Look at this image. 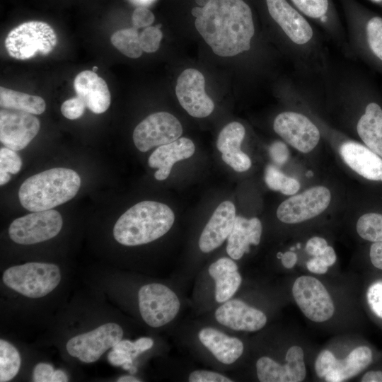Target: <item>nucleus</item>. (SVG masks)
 Segmentation results:
<instances>
[{
	"instance_id": "1",
	"label": "nucleus",
	"mask_w": 382,
	"mask_h": 382,
	"mask_svg": "<svg viewBox=\"0 0 382 382\" xmlns=\"http://www.w3.org/2000/svg\"><path fill=\"white\" fill-rule=\"evenodd\" d=\"M195 25L212 51L221 57L249 50L255 33L251 9L243 0H209L202 7Z\"/></svg>"
},
{
	"instance_id": "2",
	"label": "nucleus",
	"mask_w": 382,
	"mask_h": 382,
	"mask_svg": "<svg viewBox=\"0 0 382 382\" xmlns=\"http://www.w3.org/2000/svg\"><path fill=\"white\" fill-rule=\"evenodd\" d=\"M174 221V213L166 204L142 201L120 216L114 226L113 236L123 245H144L167 233Z\"/></svg>"
},
{
	"instance_id": "3",
	"label": "nucleus",
	"mask_w": 382,
	"mask_h": 382,
	"mask_svg": "<svg viewBox=\"0 0 382 382\" xmlns=\"http://www.w3.org/2000/svg\"><path fill=\"white\" fill-rule=\"evenodd\" d=\"M81 178L72 169L54 168L27 178L21 185V204L30 212H40L71 199L81 186Z\"/></svg>"
},
{
	"instance_id": "4",
	"label": "nucleus",
	"mask_w": 382,
	"mask_h": 382,
	"mask_svg": "<svg viewBox=\"0 0 382 382\" xmlns=\"http://www.w3.org/2000/svg\"><path fill=\"white\" fill-rule=\"evenodd\" d=\"M2 279L8 288L28 298L37 299L47 295L58 286L61 273L54 264L28 262L8 268Z\"/></svg>"
},
{
	"instance_id": "5",
	"label": "nucleus",
	"mask_w": 382,
	"mask_h": 382,
	"mask_svg": "<svg viewBox=\"0 0 382 382\" xmlns=\"http://www.w3.org/2000/svg\"><path fill=\"white\" fill-rule=\"evenodd\" d=\"M57 42V35L49 24L31 21L12 29L6 37L4 45L11 57L25 60L37 54H49Z\"/></svg>"
},
{
	"instance_id": "6",
	"label": "nucleus",
	"mask_w": 382,
	"mask_h": 382,
	"mask_svg": "<svg viewBox=\"0 0 382 382\" xmlns=\"http://www.w3.org/2000/svg\"><path fill=\"white\" fill-rule=\"evenodd\" d=\"M138 303L143 320L151 328L168 324L180 309V301L176 293L161 283L142 286L138 291Z\"/></svg>"
},
{
	"instance_id": "7",
	"label": "nucleus",
	"mask_w": 382,
	"mask_h": 382,
	"mask_svg": "<svg viewBox=\"0 0 382 382\" xmlns=\"http://www.w3.org/2000/svg\"><path fill=\"white\" fill-rule=\"evenodd\" d=\"M63 220L54 209L33 212L14 219L8 228L11 239L21 245H31L50 240L62 229Z\"/></svg>"
},
{
	"instance_id": "8",
	"label": "nucleus",
	"mask_w": 382,
	"mask_h": 382,
	"mask_svg": "<svg viewBox=\"0 0 382 382\" xmlns=\"http://www.w3.org/2000/svg\"><path fill=\"white\" fill-rule=\"evenodd\" d=\"M123 337V330L115 323H108L86 333L71 337L66 343L68 353L84 363L96 361Z\"/></svg>"
},
{
	"instance_id": "9",
	"label": "nucleus",
	"mask_w": 382,
	"mask_h": 382,
	"mask_svg": "<svg viewBox=\"0 0 382 382\" xmlns=\"http://www.w3.org/2000/svg\"><path fill=\"white\" fill-rule=\"evenodd\" d=\"M183 134L180 121L167 112L149 115L137 125L133 132V141L141 152L174 141Z\"/></svg>"
},
{
	"instance_id": "10",
	"label": "nucleus",
	"mask_w": 382,
	"mask_h": 382,
	"mask_svg": "<svg viewBox=\"0 0 382 382\" xmlns=\"http://www.w3.org/2000/svg\"><path fill=\"white\" fill-rule=\"evenodd\" d=\"M293 296L303 313L314 322H324L334 314V303L324 285L311 276L298 277L292 287Z\"/></svg>"
},
{
	"instance_id": "11",
	"label": "nucleus",
	"mask_w": 382,
	"mask_h": 382,
	"mask_svg": "<svg viewBox=\"0 0 382 382\" xmlns=\"http://www.w3.org/2000/svg\"><path fill=\"white\" fill-rule=\"evenodd\" d=\"M330 200L331 194L327 187H313L282 202L277 208V216L283 223H300L321 214Z\"/></svg>"
},
{
	"instance_id": "12",
	"label": "nucleus",
	"mask_w": 382,
	"mask_h": 382,
	"mask_svg": "<svg viewBox=\"0 0 382 382\" xmlns=\"http://www.w3.org/2000/svg\"><path fill=\"white\" fill-rule=\"evenodd\" d=\"M273 128L289 144L302 153L311 151L320 137L318 127L307 117L294 112L279 114Z\"/></svg>"
},
{
	"instance_id": "13",
	"label": "nucleus",
	"mask_w": 382,
	"mask_h": 382,
	"mask_svg": "<svg viewBox=\"0 0 382 382\" xmlns=\"http://www.w3.org/2000/svg\"><path fill=\"white\" fill-rule=\"evenodd\" d=\"M203 74L195 69L183 71L177 79L175 93L181 106L192 117L209 116L214 104L205 92Z\"/></svg>"
},
{
	"instance_id": "14",
	"label": "nucleus",
	"mask_w": 382,
	"mask_h": 382,
	"mask_svg": "<svg viewBox=\"0 0 382 382\" xmlns=\"http://www.w3.org/2000/svg\"><path fill=\"white\" fill-rule=\"evenodd\" d=\"M40 128V121L33 114L5 108L0 111V141L12 150L25 148Z\"/></svg>"
},
{
	"instance_id": "15",
	"label": "nucleus",
	"mask_w": 382,
	"mask_h": 382,
	"mask_svg": "<svg viewBox=\"0 0 382 382\" xmlns=\"http://www.w3.org/2000/svg\"><path fill=\"white\" fill-rule=\"evenodd\" d=\"M303 351L292 346L286 352V364L275 361L269 357H262L256 362L257 376L261 382H300L306 377Z\"/></svg>"
},
{
	"instance_id": "16",
	"label": "nucleus",
	"mask_w": 382,
	"mask_h": 382,
	"mask_svg": "<svg viewBox=\"0 0 382 382\" xmlns=\"http://www.w3.org/2000/svg\"><path fill=\"white\" fill-rule=\"evenodd\" d=\"M217 323L236 331L255 332L266 325L267 318L260 310L238 299H231L214 311Z\"/></svg>"
},
{
	"instance_id": "17",
	"label": "nucleus",
	"mask_w": 382,
	"mask_h": 382,
	"mask_svg": "<svg viewBox=\"0 0 382 382\" xmlns=\"http://www.w3.org/2000/svg\"><path fill=\"white\" fill-rule=\"evenodd\" d=\"M236 217L233 203L230 201L221 202L201 233L199 239L200 250L208 253L222 245L233 229Z\"/></svg>"
},
{
	"instance_id": "18",
	"label": "nucleus",
	"mask_w": 382,
	"mask_h": 382,
	"mask_svg": "<svg viewBox=\"0 0 382 382\" xmlns=\"http://www.w3.org/2000/svg\"><path fill=\"white\" fill-rule=\"evenodd\" d=\"M266 2L270 16L291 41L303 45L312 38L310 24L286 0H266Z\"/></svg>"
},
{
	"instance_id": "19",
	"label": "nucleus",
	"mask_w": 382,
	"mask_h": 382,
	"mask_svg": "<svg viewBox=\"0 0 382 382\" xmlns=\"http://www.w3.org/2000/svg\"><path fill=\"white\" fill-rule=\"evenodd\" d=\"M197 338L201 345L222 364L235 363L244 351V345L239 338L213 327L201 328L198 331Z\"/></svg>"
},
{
	"instance_id": "20",
	"label": "nucleus",
	"mask_w": 382,
	"mask_h": 382,
	"mask_svg": "<svg viewBox=\"0 0 382 382\" xmlns=\"http://www.w3.org/2000/svg\"><path fill=\"white\" fill-rule=\"evenodd\" d=\"M245 134L242 124L232 122L221 129L216 141L222 160L237 172L246 171L251 166L250 158L241 149Z\"/></svg>"
},
{
	"instance_id": "21",
	"label": "nucleus",
	"mask_w": 382,
	"mask_h": 382,
	"mask_svg": "<svg viewBox=\"0 0 382 382\" xmlns=\"http://www.w3.org/2000/svg\"><path fill=\"white\" fill-rule=\"evenodd\" d=\"M76 96L93 113L105 112L110 105V93L103 79L95 71L85 70L76 75L74 82Z\"/></svg>"
},
{
	"instance_id": "22",
	"label": "nucleus",
	"mask_w": 382,
	"mask_h": 382,
	"mask_svg": "<svg viewBox=\"0 0 382 382\" xmlns=\"http://www.w3.org/2000/svg\"><path fill=\"white\" fill-rule=\"evenodd\" d=\"M340 154L345 163L359 175L370 180H381L382 158L367 146L347 141L341 145Z\"/></svg>"
},
{
	"instance_id": "23",
	"label": "nucleus",
	"mask_w": 382,
	"mask_h": 382,
	"mask_svg": "<svg viewBox=\"0 0 382 382\" xmlns=\"http://www.w3.org/2000/svg\"><path fill=\"white\" fill-rule=\"evenodd\" d=\"M193 141L186 137H180L173 142L159 146L149 156V166L158 168L154 177L158 180H166L173 166L178 161L190 158L195 153Z\"/></svg>"
},
{
	"instance_id": "24",
	"label": "nucleus",
	"mask_w": 382,
	"mask_h": 382,
	"mask_svg": "<svg viewBox=\"0 0 382 382\" xmlns=\"http://www.w3.org/2000/svg\"><path fill=\"white\" fill-rule=\"evenodd\" d=\"M262 224L259 219L236 216L231 232L227 238L226 253L234 260H240L250 251V245L260 243Z\"/></svg>"
},
{
	"instance_id": "25",
	"label": "nucleus",
	"mask_w": 382,
	"mask_h": 382,
	"mask_svg": "<svg viewBox=\"0 0 382 382\" xmlns=\"http://www.w3.org/2000/svg\"><path fill=\"white\" fill-rule=\"evenodd\" d=\"M208 273L214 282V299L219 303L231 299L238 290L242 277L233 259L219 258L208 268Z\"/></svg>"
},
{
	"instance_id": "26",
	"label": "nucleus",
	"mask_w": 382,
	"mask_h": 382,
	"mask_svg": "<svg viewBox=\"0 0 382 382\" xmlns=\"http://www.w3.org/2000/svg\"><path fill=\"white\" fill-rule=\"evenodd\" d=\"M357 131L366 146L382 158V107L378 103L372 101L366 105Z\"/></svg>"
},
{
	"instance_id": "27",
	"label": "nucleus",
	"mask_w": 382,
	"mask_h": 382,
	"mask_svg": "<svg viewBox=\"0 0 382 382\" xmlns=\"http://www.w3.org/2000/svg\"><path fill=\"white\" fill-rule=\"evenodd\" d=\"M372 361V352L366 346L353 349L344 359H336L334 368L324 378L328 382L349 379L365 369Z\"/></svg>"
},
{
	"instance_id": "28",
	"label": "nucleus",
	"mask_w": 382,
	"mask_h": 382,
	"mask_svg": "<svg viewBox=\"0 0 382 382\" xmlns=\"http://www.w3.org/2000/svg\"><path fill=\"white\" fill-rule=\"evenodd\" d=\"M0 105L5 109L21 110L33 115H40L46 108L42 98L3 86L0 87Z\"/></svg>"
},
{
	"instance_id": "29",
	"label": "nucleus",
	"mask_w": 382,
	"mask_h": 382,
	"mask_svg": "<svg viewBox=\"0 0 382 382\" xmlns=\"http://www.w3.org/2000/svg\"><path fill=\"white\" fill-rule=\"evenodd\" d=\"M110 41L116 49L129 58H139L142 54L139 35L134 27L115 32Z\"/></svg>"
},
{
	"instance_id": "30",
	"label": "nucleus",
	"mask_w": 382,
	"mask_h": 382,
	"mask_svg": "<svg viewBox=\"0 0 382 382\" xmlns=\"http://www.w3.org/2000/svg\"><path fill=\"white\" fill-rule=\"evenodd\" d=\"M21 356L17 349L8 342L0 340V381L13 378L21 367Z\"/></svg>"
},
{
	"instance_id": "31",
	"label": "nucleus",
	"mask_w": 382,
	"mask_h": 382,
	"mask_svg": "<svg viewBox=\"0 0 382 382\" xmlns=\"http://www.w3.org/2000/svg\"><path fill=\"white\" fill-rule=\"evenodd\" d=\"M265 182L270 189L286 195H293L300 189L297 180L286 175L273 164L267 165L265 169Z\"/></svg>"
},
{
	"instance_id": "32",
	"label": "nucleus",
	"mask_w": 382,
	"mask_h": 382,
	"mask_svg": "<svg viewBox=\"0 0 382 382\" xmlns=\"http://www.w3.org/2000/svg\"><path fill=\"white\" fill-rule=\"evenodd\" d=\"M361 238L371 242H382V214H364L358 219L356 225Z\"/></svg>"
},
{
	"instance_id": "33",
	"label": "nucleus",
	"mask_w": 382,
	"mask_h": 382,
	"mask_svg": "<svg viewBox=\"0 0 382 382\" xmlns=\"http://www.w3.org/2000/svg\"><path fill=\"white\" fill-rule=\"evenodd\" d=\"M365 35L371 54L382 64V17L373 16L367 20Z\"/></svg>"
},
{
	"instance_id": "34",
	"label": "nucleus",
	"mask_w": 382,
	"mask_h": 382,
	"mask_svg": "<svg viewBox=\"0 0 382 382\" xmlns=\"http://www.w3.org/2000/svg\"><path fill=\"white\" fill-rule=\"evenodd\" d=\"M22 166V161L16 152L8 147H1L0 149V185L6 184L10 178V174L18 173Z\"/></svg>"
},
{
	"instance_id": "35",
	"label": "nucleus",
	"mask_w": 382,
	"mask_h": 382,
	"mask_svg": "<svg viewBox=\"0 0 382 382\" xmlns=\"http://www.w3.org/2000/svg\"><path fill=\"white\" fill-rule=\"evenodd\" d=\"M158 26H149L139 34V42L143 51L151 53L159 48L163 33Z\"/></svg>"
},
{
	"instance_id": "36",
	"label": "nucleus",
	"mask_w": 382,
	"mask_h": 382,
	"mask_svg": "<svg viewBox=\"0 0 382 382\" xmlns=\"http://www.w3.org/2000/svg\"><path fill=\"white\" fill-rule=\"evenodd\" d=\"M306 16L316 18L325 15L328 8V0H291Z\"/></svg>"
},
{
	"instance_id": "37",
	"label": "nucleus",
	"mask_w": 382,
	"mask_h": 382,
	"mask_svg": "<svg viewBox=\"0 0 382 382\" xmlns=\"http://www.w3.org/2000/svg\"><path fill=\"white\" fill-rule=\"evenodd\" d=\"M187 381L190 382H232L228 376L219 372L197 369L190 372L187 376Z\"/></svg>"
},
{
	"instance_id": "38",
	"label": "nucleus",
	"mask_w": 382,
	"mask_h": 382,
	"mask_svg": "<svg viewBox=\"0 0 382 382\" xmlns=\"http://www.w3.org/2000/svg\"><path fill=\"white\" fill-rule=\"evenodd\" d=\"M86 107V105L83 100L76 96L65 100L62 103L61 112L66 118L76 120L83 115Z\"/></svg>"
},
{
	"instance_id": "39",
	"label": "nucleus",
	"mask_w": 382,
	"mask_h": 382,
	"mask_svg": "<svg viewBox=\"0 0 382 382\" xmlns=\"http://www.w3.org/2000/svg\"><path fill=\"white\" fill-rule=\"evenodd\" d=\"M336 357L329 350L322 351L318 356L315 362V370L319 378L325 376L334 368Z\"/></svg>"
},
{
	"instance_id": "40",
	"label": "nucleus",
	"mask_w": 382,
	"mask_h": 382,
	"mask_svg": "<svg viewBox=\"0 0 382 382\" xmlns=\"http://www.w3.org/2000/svg\"><path fill=\"white\" fill-rule=\"evenodd\" d=\"M368 303L372 311L382 318V282L372 284L367 292Z\"/></svg>"
},
{
	"instance_id": "41",
	"label": "nucleus",
	"mask_w": 382,
	"mask_h": 382,
	"mask_svg": "<svg viewBox=\"0 0 382 382\" xmlns=\"http://www.w3.org/2000/svg\"><path fill=\"white\" fill-rule=\"evenodd\" d=\"M271 159L277 166H282L289 158V152L286 145L280 141H274L269 147Z\"/></svg>"
},
{
	"instance_id": "42",
	"label": "nucleus",
	"mask_w": 382,
	"mask_h": 382,
	"mask_svg": "<svg viewBox=\"0 0 382 382\" xmlns=\"http://www.w3.org/2000/svg\"><path fill=\"white\" fill-rule=\"evenodd\" d=\"M155 16L149 9L143 7L137 8L132 16L133 27L136 29L150 26L154 21Z\"/></svg>"
},
{
	"instance_id": "43",
	"label": "nucleus",
	"mask_w": 382,
	"mask_h": 382,
	"mask_svg": "<svg viewBox=\"0 0 382 382\" xmlns=\"http://www.w3.org/2000/svg\"><path fill=\"white\" fill-rule=\"evenodd\" d=\"M108 359L113 366H122L126 370H129L133 367L134 358L131 352L112 349L108 354Z\"/></svg>"
},
{
	"instance_id": "44",
	"label": "nucleus",
	"mask_w": 382,
	"mask_h": 382,
	"mask_svg": "<svg viewBox=\"0 0 382 382\" xmlns=\"http://www.w3.org/2000/svg\"><path fill=\"white\" fill-rule=\"evenodd\" d=\"M54 368L47 363H38L33 371V381L34 382H52Z\"/></svg>"
},
{
	"instance_id": "45",
	"label": "nucleus",
	"mask_w": 382,
	"mask_h": 382,
	"mask_svg": "<svg viewBox=\"0 0 382 382\" xmlns=\"http://www.w3.org/2000/svg\"><path fill=\"white\" fill-rule=\"evenodd\" d=\"M327 241L321 238L315 236L310 238L306 245V251L313 256H319L327 248Z\"/></svg>"
},
{
	"instance_id": "46",
	"label": "nucleus",
	"mask_w": 382,
	"mask_h": 382,
	"mask_svg": "<svg viewBox=\"0 0 382 382\" xmlns=\"http://www.w3.org/2000/svg\"><path fill=\"white\" fill-rule=\"evenodd\" d=\"M370 259L374 267L382 270V242H375L371 245Z\"/></svg>"
},
{
	"instance_id": "47",
	"label": "nucleus",
	"mask_w": 382,
	"mask_h": 382,
	"mask_svg": "<svg viewBox=\"0 0 382 382\" xmlns=\"http://www.w3.org/2000/svg\"><path fill=\"white\" fill-rule=\"evenodd\" d=\"M308 270L316 274H325L328 271V267L319 256H313L307 262Z\"/></svg>"
},
{
	"instance_id": "48",
	"label": "nucleus",
	"mask_w": 382,
	"mask_h": 382,
	"mask_svg": "<svg viewBox=\"0 0 382 382\" xmlns=\"http://www.w3.org/2000/svg\"><path fill=\"white\" fill-rule=\"evenodd\" d=\"M154 345V340L150 337H141L134 342V359L141 353L151 349Z\"/></svg>"
},
{
	"instance_id": "49",
	"label": "nucleus",
	"mask_w": 382,
	"mask_h": 382,
	"mask_svg": "<svg viewBox=\"0 0 382 382\" xmlns=\"http://www.w3.org/2000/svg\"><path fill=\"white\" fill-rule=\"evenodd\" d=\"M319 257L328 267L333 265L337 259V256L333 248L329 245L327 246Z\"/></svg>"
},
{
	"instance_id": "50",
	"label": "nucleus",
	"mask_w": 382,
	"mask_h": 382,
	"mask_svg": "<svg viewBox=\"0 0 382 382\" xmlns=\"http://www.w3.org/2000/svg\"><path fill=\"white\" fill-rule=\"evenodd\" d=\"M282 265L287 268H292L297 262V255L292 251H287L282 254L281 257Z\"/></svg>"
},
{
	"instance_id": "51",
	"label": "nucleus",
	"mask_w": 382,
	"mask_h": 382,
	"mask_svg": "<svg viewBox=\"0 0 382 382\" xmlns=\"http://www.w3.org/2000/svg\"><path fill=\"white\" fill-rule=\"evenodd\" d=\"M362 382H382V371H370L366 373L362 378Z\"/></svg>"
},
{
	"instance_id": "52",
	"label": "nucleus",
	"mask_w": 382,
	"mask_h": 382,
	"mask_svg": "<svg viewBox=\"0 0 382 382\" xmlns=\"http://www.w3.org/2000/svg\"><path fill=\"white\" fill-rule=\"evenodd\" d=\"M68 377L64 371L60 369L54 370L52 376V382H66Z\"/></svg>"
},
{
	"instance_id": "53",
	"label": "nucleus",
	"mask_w": 382,
	"mask_h": 382,
	"mask_svg": "<svg viewBox=\"0 0 382 382\" xmlns=\"http://www.w3.org/2000/svg\"><path fill=\"white\" fill-rule=\"evenodd\" d=\"M117 382H140L141 381L137 377H134L131 375H125L120 377L117 380Z\"/></svg>"
},
{
	"instance_id": "54",
	"label": "nucleus",
	"mask_w": 382,
	"mask_h": 382,
	"mask_svg": "<svg viewBox=\"0 0 382 382\" xmlns=\"http://www.w3.org/2000/svg\"><path fill=\"white\" fill-rule=\"evenodd\" d=\"M201 11H202L201 7H195L192 9L191 12H192V16L197 18V16H199V14L201 13Z\"/></svg>"
},
{
	"instance_id": "55",
	"label": "nucleus",
	"mask_w": 382,
	"mask_h": 382,
	"mask_svg": "<svg viewBox=\"0 0 382 382\" xmlns=\"http://www.w3.org/2000/svg\"><path fill=\"white\" fill-rule=\"evenodd\" d=\"M195 1L199 5L202 6V7H203L204 6H205L207 4V3L209 0H195Z\"/></svg>"
},
{
	"instance_id": "56",
	"label": "nucleus",
	"mask_w": 382,
	"mask_h": 382,
	"mask_svg": "<svg viewBox=\"0 0 382 382\" xmlns=\"http://www.w3.org/2000/svg\"><path fill=\"white\" fill-rule=\"evenodd\" d=\"M306 175L308 178L312 177L313 175V173L311 170H308L306 173Z\"/></svg>"
},
{
	"instance_id": "57",
	"label": "nucleus",
	"mask_w": 382,
	"mask_h": 382,
	"mask_svg": "<svg viewBox=\"0 0 382 382\" xmlns=\"http://www.w3.org/2000/svg\"><path fill=\"white\" fill-rule=\"evenodd\" d=\"M282 254V253L279 252L277 255V258L281 259Z\"/></svg>"
},
{
	"instance_id": "58",
	"label": "nucleus",
	"mask_w": 382,
	"mask_h": 382,
	"mask_svg": "<svg viewBox=\"0 0 382 382\" xmlns=\"http://www.w3.org/2000/svg\"><path fill=\"white\" fill-rule=\"evenodd\" d=\"M137 1H142V2H149V1H151L152 0H137Z\"/></svg>"
},
{
	"instance_id": "59",
	"label": "nucleus",
	"mask_w": 382,
	"mask_h": 382,
	"mask_svg": "<svg viewBox=\"0 0 382 382\" xmlns=\"http://www.w3.org/2000/svg\"><path fill=\"white\" fill-rule=\"evenodd\" d=\"M97 69H98V67H97V66H93V71H97Z\"/></svg>"
},
{
	"instance_id": "60",
	"label": "nucleus",
	"mask_w": 382,
	"mask_h": 382,
	"mask_svg": "<svg viewBox=\"0 0 382 382\" xmlns=\"http://www.w3.org/2000/svg\"><path fill=\"white\" fill-rule=\"evenodd\" d=\"M301 247V245L300 244H297V248H300Z\"/></svg>"
},
{
	"instance_id": "61",
	"label": "nucleus",
	"mask_w": 382,
	"mask_h": 382,
	"mask_svg": "<svg viewBox=\"0 0 382 382\" xmlns=\"http://www.w3.org/2000/svg\"><path fill=\"white\" fill-rule=\"evenodd\" d=\"M376 1H378V0H376Z\"/></svg>"
}]
</instances>
